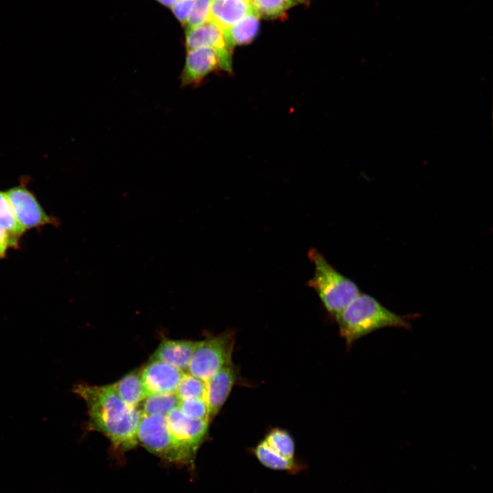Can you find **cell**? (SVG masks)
<instances>
[{
  "label": "cell",
  "instance_id": "obj_11",
  "mask_svg": "<svg viewBox=\"0 0 493 493\" xmlns=\"http://www.w3.org/2000/svg\"><path fill=\"white\" fill-rule=\"evenodd\" d=\"M185 44L187 50L201 47L212 48L228 60L232 61V49L227 45L223 31L211 21L196 27L186 29Z\"/></svg>",
  "mask_w": 493,
  "mask_h": 493
},
{
  "label": "cell",
  "instance_id": "obj_10",
  "mask_svg": "<svg viewBox=\"0 0 493 493\" xmlns=\"http://www.w3.org/2000/svg\"><path fill=\"white\" fill-rule=\"evenodd\" d=\"M238 379V370L231 362L205 381V401L209 408L210 420L218 414Z\"/></svg>",
  "mask_w": 493,
  "mask_h": 493
},
{
  "label": "cell",
  "instance_id": "obj_12",
  "mask_svg": "<svg viewBox=\"0 0 493 493\" xmlns=\"http://www.w3.org/2000/svg\"><path fill=\"white\" fill-rule=\"evenodd\" d=\"M198 342L186 340H163L153 353L151 359L162 361L185 372L188 370Z\"/></svg>",
  "mask_w": 493,
  "mask_h": 493
},
{
  "label": "cell",
  "instance_id": "obj_8",
  "mask_svg": "<svg viewBox=\"0 0 493 493\" xmlns=\"http://www.w3.org/2000/svg\"><path fill=\"white\" fill-rule=\"evenodd\" d=\"M218 68L231 73L232 61L228 60L212 48L201 47L187 50L181 73V84L182 86L197 85Z\"/></svg>",
  "mask_w": 493,
  "mask_h": 493
},
{
  "label": "cell",
  "instance_id": "obj_17",
  "mask_svg": "<svg viewBox=\"0 0 493 493\" xmlns=\"http://www.w3.org/2000/svg\"><path fill=\"white\" fill-rule=\"evenodd\" d=\"M0 227L11 238L14 248L25 232L18 223L5 192L0 191Z\"/></svg>",
  "mask_w": 493,
  "mask_h": 493
},
{
  "label": "cell",
  "instance_id": "obj_1",
  "mask_svg": "<svg viewBox=\"0 0 493 493\" xmlns=\"http://www.w3.org/2000/svg\"><path fill=\"white\" fill-rule=\"evenodd\" d=\"M73 390L86 404L89 429L104 434L116 451H126L138 444L137 429L141 411L127 405L112 385L79 383Z\"/></svg>",
  "mask_w": 493,
  "mask_h": 493
},
{
  "label": "cell",
  "instance_id": "obj_14",
  "mask_svg": "<svg viewBox=\"0 0 493 493\" xmlns=\"http://www.w3.org/2000/svg\"><path fill=\"white\" fill-rule=\"evenodd\" d=\"M251 453L262 465L271 470L296 475L306 468L305 464L296 459H289L276 453L264 440L252 448Z\"/></svg>",
  "mask_w": 493,
  "mask_h": 493
},
{
  "label": "cell",
  "instance_id": "obj_2",
  "mask_svg": "<svg viewBox=\"0 0 493 493\" xmlns=\"http://www.w3.org/2000/svg\"><path fill=\"white\" fill-rule=\"evenodd\" d=\"M347 346L364 336L384 327L409 328L401 316L382 305L372 296L359 293L336 318Z\"/></svg>",
  "mask_w": 493,
  "mask_h": 493
},
{
  "label": "cell",
  "instance_id": "obj_26",
  "mask_svg": "<svg viewBox=\"0 0 493 493\" xmlns=\"http://www.w3.org/2000/svg\"><path fill=\"white\" fill-rule=\"evenodd\" d=\"M160 3L165 6L171 7L172 5L175 3L177 0H157Z\"/></svg>",
  "mask_w": 493,
  "mask_h": 493
},
{
  "label": "cell",
  "instance_id": "obj_20",
  "mask_svg": "<svg viewBox=\"0 0 493 493\" xmlns=\"http://www.w3.org/2000/svg\"><path fill=\"white\" fill-rule=\"evenodd\" d=\"M308 0H251L253 8L260 17L276 18L294 5L306 3Z\"/></svg>",
  "mask_w": 493,
  "mask_h": 493
},
{
  "label": "cell",
  "instance_id": "obj_25",
  "mask_svg": "<svg viewBox=\"0 0 493 493\" xmlns=\"http://www.w3.org/2000/svg\"><path fill=\"white\" fill-rule=\"evenodd\" d=\"M9 248H14L9 234L0 227V259L4 258Z\"/></svg>",
  "mask_w": 493,
  "mask_h": 493
},
{
  "label": "cell",
  "instance_id": "obj_7",
  "mask_svg": "<svg viewBox=\"0 0 493 493\" xmlns=\"http://www.w3.org/2000/svg\"><path fill=\"white\" fill-rule=\"evenodd\" d=\"M28 177L23 176L18 185L5 192L20 225L25 231L47 225H58V218L45 211L34 194L28 188Z\"/></svg>",
  "mask_w": 493,
  "mask_h": 493
},
{
  "label": "cell",
  "instance_id": "obj_24",
  "mask_svg": "<svg viewBox=\"0 0 493 493\" xmlns=\"http://www.w3.org/2000/svg\"><path fill=\"white\" fill-rule=\"evenodd\" d=\"M194 2V0H177L172 5V12L181 24L186 25Z\"/></svg>",
  "mask_w": 493,
  "mask_h": 493
},
{
  "label": "cell",
  "instance_id": "obj_3",
  "mask_svg": "<svg viewBox=\"0 0 493 493\" xmlns=\"http://www.w3.org/2000/svg\"><path fill=\"white\" fill-rule=\"evenodd\" d=\"M308 257L314 264V274L307 286L318 294L327 312L334 318L360 293L357 285L338 272L316 249Z\"/></svg>",
  "mask_w": 493,
  "mask_h": 493
},
{
  "label": "cell",
  "instance_id": "obj_15",
  "mask_svg": "<svg viewBox=\"0 0 493 493\" xmlns=\"http://www.w3.org/2000/svg\"><path fill=\"white\" fill-rule=\"evenodd\" d=\"M259 18L253 10L223 31L227 45L232 49L236 45L251 42L257 34Z\"/></svg>",
  "mask_w": 493,
  "mask_h": 493
},
{
  "label": "cell",
  "instance_id": "obj_18",
  "mask_svg": "<svg viewBox=\"0 0 493 493\" xmlns=\"http://www.w3.org/2000/svg\"><path fill=\"white\" fill-rule=\"evenodd\" d=\"M179 401L175 393L149 395L142 401L139 409L142 415L166 416L171 409L178 406Z\"/></svg>",
  "mask_w": 493,
  "mask_h": 493
},
{
  "label": "cell",
  "instance_id": "obj_19",
  "mask_svg": "<svg viewBox=\"0 0 493 493\" xmlns=\"http://www.w3.org/2000/svg\"><path fill=\"white\" fill-rule=\"evenodd\" d=\"M269 447L281 456L295 459V443L290 433L281 428H273L263 440Z\"/></svg>",
  "mask_w": 493,
  "mask_h": 493
},
{
  "label": "cell",
  "instance_id": "obj_9",
  "mask_svg": "<svg viewBox=\"0 0 493 493\" xmlns=\"http://www.w3.org/2000/svg\"><path fill=\"white\" fill-rule=\"evenodd\" d=\"M184 374L165 362L151 359L140 371L146 396L175 393Z\"/></svg>",
  "mask_w": 493,
  "mask_h": 493
},
{
  "label": "cell",
  "instance_id": "obj_13",
  "mask_svg": "<svg viewBox=\"0 0 493 493\" xmlns=\"http://www.w3.org/2000/svg\"><path fill=\"white\" fill-rule=\"evenodd\" d=\"M253 10L251 0H212L210 21L223 32Z\"/></svg>",
  "mask_w": 493,
  "mask_h": 493
},
{
  "label": "cell",
  "instance_id": "obj_6",
  "mask_svg": "<svg viewBox=\"0 0 493 493\" xmlns=\"http://www.w3.org/2000/svg\"><path fill=\"white\" fill-rule=\"evenodd\" d=\"M165 417L175 442L191 465L197 450L207 437L210 421L190 418L178 406Z\"/></svg>",
  "mask_w": 493,
  "mask_h": 493
},
{
  "label": "cell",
  "instance_id": "obj_4",
  "mask_svg": "<svg viewBox=\"0 0 493 493\" xmlns=\"http://www.w3.org/2000/svg\"><path fill=\"white\" fill-rule=\"evenodd\" d=\"M235 333L227 331L199 341L192 356L188 373L207 381L232 362Z\"/></svg>",
  "mask_w": 493,
  "mask_h": 493
},
{
  "label": "cell",
  "instance_id": "obj_16",
  "mask_svg": "<svg viewBox=\"0 0 493 493\" xmlns=\"http://www.w3.org/2000/svg\"><path fill=\"white\" fill-rule=\"evenodd\" d=\"M112 386L119 397L131 407L139 408L146 397L140 372L134 371L126 375Z\"/></svg>",
  "mask_w": 493,
  "mask_h": 493
},
{
  "label": "cell",
  "instance_id": "obj_5",
  "mask_svg": "<svg viewBox=\"0 0 493 493\" xmlns=\"http://www.w3.org/2000/svg\"><path fill=\"white\" fill-rule=\"evenodd\" d=\"M138 442L162 459L177 465H190L175 442L165 416L142 415L137 429Z\"/></svg>",
  "mask_w": 493,
  "mask_h": 493
},
{
  "label": "cell",
  "instance_id": "obj_21",
  "mask_svg": "<svg viewBox=\"0 0 493 493\" xmlns=\"http://www.w3.org/2000/svg\"><path fill=\"white\" fill-rule=\"evenodd\" d=\"M175 394L179 401L192 399H203L205 400V381L189 373H185L175 392Z\"/></svg>",
  "mask_w": 493,
  "mask_h": 493
},
{
  "label": "cell",
  "instance_id": "obj_23",
  "mask_svg": "<svg viewBox=\"0 0 493 493\" xmlns=\"http://www.w3.org/2000/svg\"><path fill=\"white\" fill-rule=\"evenodd\" d=\"M212 0H194L186 25L188 28L199 26L210 21Z\"/></svg>",
  "mask_w": 493,
  "mask_h": 493
},
{
  "label": "cell",
  "instance_id": "obj_22",
  "mask_svg": "<svg viewBox=\"0 0 493 493\" xmlns=\"http://www.w3.org/2000/svg\"><path fill=\"white\" fill-rule=\"evenodd\" d=\"M178 407L190 418L211 421L209 408L205 399L181 400L179 401Z\"/></svg>",
  "mask_w": 493,
  "mask_h": 493
}]
</instances>
